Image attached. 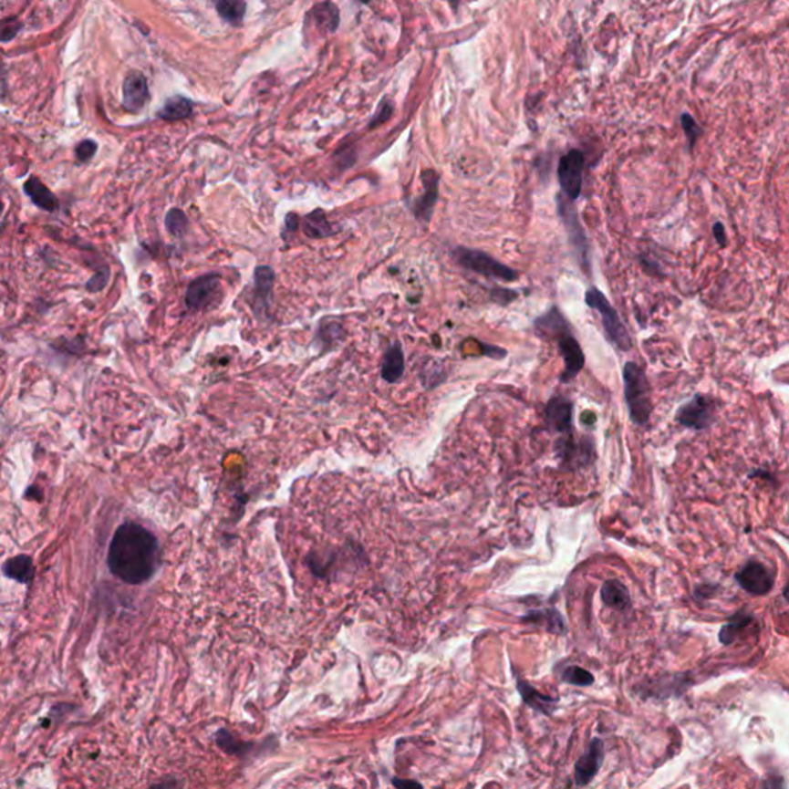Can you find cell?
Instances as JSON below:
<instances>
[{
  "instance_id": "6da1fadb",
  "label": "cell",
  "mask_w": 789,
  "mask_h": 789,
  "mask_svg": "<svg viewBox=\"0 0 789 789\" xmlns=\"http://www.w3.org/2000/svg\"><path fill=\"white\" fill-rule=\"evenodd\" d=\"M160 563V545L156 536L136 523L118 527L109 549L111 574L129 585L150 580Z\"/></svg>"
},
{
  "instance_id": "7a4b0ae2",
  "label": "cell",
  "mask_w": 789,
  "mask_h": 789,
  "mask_svg": "<svg viewBox=\"0 0 789 789\" xmlns=\"http://www.w3.org/2000/svg\"><path fill=\"white\" fill-rule=\"evenodd\" d=\"M536 332L541 337H555L561 358L565 361V370L561 373V382H571L585 368V353L580 343L572 335L569 324L563 318L560 310L552 307L546 315L535 319Z\"/></svg>"
},
{
  "instance_id": "3957f363",
  "label": "cell",
  "mask_w": 789,
  "mask_h": 789,
  "mask_svg": "<svg viewBox=\"0 0 789 789\" xmlns=\"http://www.w3.org/2000/svg\"><path fill=\"white\" fill-rule=\"evenodd\" d=\"M623 384L630 420L637 426H645L652 413L649 384L646 379L645 370L632 361L626 363L623 369Z\"/></svg>"
},
{
  "instance_id": "277c9868",
  "label": "cell",
  "mask_w": 789,
  "mask_h": 789,
  "mask_svg": "<svg viewBox=\"0 0 789 789\" xmlns=\"http://www.w3.org/2000/svg\"><path fill=\"white\" fill-rule=\"evenodd\" d=\"M586 304L600 313L601 323L605 328L606 337L617 348L623 352H629L632 348V337L626 330L625 324L621 321L616 308L612 307L609 299L597 287H591L586 292Z\"/></svg>"
},
{
  "instance_id": "5b68a950",
  "label": "cell",
  "mask_w": 789,
  "mask_h": 789,
  "mask_svg": "<svg viewBox=\"0 0 789 789\" xmlns=\"http://www.w3.org/2000/svg\"><path fill=\"white\" fill-rule=\"evenodd\" d=\"M453 258L462 267L471 270L473 274L486 276V278L502 279L506 283H512L518 278V274L514 268L500 263L498 259L493 258L486 252H482V250L458 247V249L453 250Z\"/></svg>"
},
{
  "instance_id": "8992f818",
  "label": "cell",
  "mask_w": 789,
  "mask_h": 789,
  "mask_svg": "<svg viewBox=\"0 0 789 789\" xmlns=\"http://www.w3.org/2000/svg\"><path fill=\"white\" fill-rule=\"evenodd\" d=\"M556 212L561 221L566 227L567 238L572 249L576 252L578 263L585 268L586 274H589V244L586 239L585 230L581 225L578 212H576L574 201L567 198L566 194H556Z\"/></svg>"
},
{
  "instance_id": "52a82bcc",
  "label": "cell",
  "mask_w": 789,
  "mask_h": 789,
  "mask_svg": "<svg viewBox=\"0 0 789 789\" xmlns=\"http://www.w3.org/2000/svg\"><path fill=\"white\" fill-rule=\"evenodd\" d=\"M583 170H585V156L580 150H571L561 158L558 164V182L563 194H566L572 201L580 198Z\"/></svg>"
},
{
  "instance_id": "ba28073f",
  "label": "cell",
  "mask_w": 789,
  "mask_h": 789,
  "mask_svg": "<svg viewBox=\"0 0 789 789\" xmlns=\"http://www.w3.org/2000/svg\"><path fill=\"white\" fill-rule=\"evenodd\" d=\"M715 420V401L706 395H695L677 412V421L694 431H703Z\"/></svg>"
},
{
  "instance_id": "9c48e42d",
  "label": "cell",
  "mask_w": 789,
  "mask_h": 789,
  "mask_svg": "<svg viewBox=\"0 0 789 789\" xmlns=\"http://www.w3.org/2000/svg\"><path fill=\"white\" fill-rule=\"evenodd\" d=\"M737 585L751 596H766L774 587V572L760 561L751 560L735 574Z\"/></svg>"
},
{
  "instance_id": "30bf717a",
  "label": "cell",
  "mask_w": 789,
  "mask_h": 789,
  "mask_svg": "<svg viewBox=\"0 0 789 789\" xmlns=\"http://www.w3.org/2000/svg\"><path fill=\"white\" fill-rule=\"evenodd\" d=\"M221 287V276L216 274H207L193 279L189 284L185 293V306L192 312H199L213 301Z\"/></svg>"
},
{
  "instance_id": "8fae6325",
  "label": "cell",
  "mask_w": 789,
  "mask_h": 789,
  "mask_svg": "<svg viewBox=\"0 0 789 789\" xmlns=\"http://www.w3.org/2000/svg\"><path fill=\"white\" fill-rule=\"evenodd\" d=\"M603 759H605L603 742L600 739L592 740L587 751L576 762V784H578V786H587V784H591L594 777L600 771Z\"/></svg>"
},
{
  "instance_id": "7c38bea8",
  "label": "cell",
  "mask_w": 789,
  "mask_h": 789,
  "mask_svg": "<svg viewBox=\"0 0 789 789\" xmlns=\"http://www.w3.org/2000/svg\"><path fill=\"white\" fill-rule=\"evenodd\" d=\"M422 184H424V193L415 201L413 213L417 216L418 221H421L422 223H429L432 219L433 210H435V204L438 201L440 178L433 170H426L422 173Z\"/></svg>"
},
{
  "instance_id": "4fadbf2b",
  "label": "cell",
  "mask_w": 789,
  "mask_h": 789,
  "mask_svg": "<svg viewBox=\"0 0 789 789\" xmlns=\"http://www.w3.org/2000/svg\"><path fill=\"white\" fill-rule=\"evenodd\" d=\"M122 95H124L122 105L127 111L138 113L140 109H144V105L149 100V85L144 75H140V71L130 73L125 79Z\"/></svg>"
},
{
  "instance_id": "5bb4252c",
  "label": "cell",
  "mask_w": 789,
  "mask_h": 789,
  "mask_svg": "<svg viewBox=\"0 0 789 789\" xmlns=\"http://www.w3.org/2000/svg\"><path fill=\"white\" fill-rule=\"evenodd\" d=\"M572 401L563 395H555L546 406V421L558 433L572 431Z\"/></svg>"
},
{
  "instance_id": "9a60e30c",
  "label": "cell",
  "mask_w": 789,
  "mask_h": 789,
  "mask_svg": "<svg viewBox=\"0 0 789 789\" xmlns=\"http://www.w3.org/2000/svg\"><path fill=\"white\" fill-rule=\"evenodd\" d=\"M275 272L268 265H259L254 270V308L259 315H267L274 288Z\"/></svg>"
},
{
  "instance_id": "2e32d148",
  "label": "cell",
  "mask_w": 789,
  "mask_h": 789,
  "mask_svg": "<svg viewBox=\"0 0 789 789\" xmlns=\"http://www.w3.org/2000/svg\"><path fill=\"white\" fill-rule=\"evenodd\" d=\"M24 193L42 212L55 213L60 209L59 198L37 176H30L26 179V182L24 184Z\"/></svg>"
},
{
  "instance_id": "e0dca14e",
  "label": "cell",
  "mask_w": 789,
  "mask_h": 789,
  "mask_svg": "<svg viewBox=\"0 0 789 789\" xmlns=\"http://www.w3.org/2000/svg\"><path fill=\"white\" fill-rule=\"evenodd\" d=\"M516 690L522 695L523 701L527 706H531L532 710L540 712V714L547 715V717H551L554 714L558 699H554V697H549L546 694H541L534 686L529 685L523 679H516Z\"/></svg>"
},
{
  "instance_id": "ac0fdd59",
  "label": "cell",
  "mask_w": 789,
  "mask_h": 789,
  "mask_svg": "<svg viewBox=\"0 0 789 789\" xmlns=\"http://www.w3.org/2000/svg\"><path fill=\"white\" fill-rule=\"evenodd\" d=\"M522 621L527 625L541 626L543 629L549 630L552 634H560V636L566 634V621L556 609L527 612Z\"/></svg>"
},
{
  "instance_id": "d6986e66",
  "label": "cell",
  "mask_w": 789,
  "mask_h": 789,
  "mask_svg": "<svg viewBox=\"0 0 789 789\" xmlns=\"http://www.w3.org/2000/svg\"><path fill=\"white\" fill-rule=\"evenodd\" d=\"M404 375V353L401 344L395 343L388 348L382 361L381 377L384 381L397 382Z\"/></svg>"
},
{
  "instance_id": "ffe728a7",
  "label": "cell",
  "mask_w": 789,
  "mask_h": 789,
  "mask_svg": "<svg viewBox=\"0 0 789 789\" xmlns=\"http://www.w3.org/2000/svg\"><path fill=\"white\" fill-rule=\"evenodd\" d=\"M601 598L605 601L606 606H609L611 609H616V611L629 609V592H628V589H626L625 585L621 581H605V585L601 587Z\"/></svg>"
},
{
  "instance_id": "44dd1931",
  "label": "cell",
  "mask_w": 789,
  "mask_h": 789,
  "mask_svg": "<svg viewBox=\"0 0 789 789\" xmlns=\"http://www.w3.org/2000/svg\"><path fill=\"white\" fill-rule=\"evenodd\" d=\"M303 232L312 239H324L335 234L332 223H328L327 214L323 210H315L303 218Z\"/></svg>"
},
{
  "instance_id": "7402d4cb",
  "label": "cell",
  "mask_w": 789,
  "mask_h": 789,
  "mask_svg": "<svg viewBox=\"0 0 789 789\" xmlns=\"http://www.w3.org/2000/svg\"><path fill=\"white\" fill-rule=\"evenodd\" d=\"M753 620H754V616L751 612L746 611V609L737 612V614L731 617V620L726 625L722 626L719 634L720 641L723 645H732Z\"/></svg>"
},
{
  "instance_id": "603a6c76",
  "label": "cell",
  "mask_w": 789,
  "mask_h": 789,
  "mask_svg": "<svg viewBox=\"0 0 789 789\" xmlns=\"http://www.w3.org/2000/svg\"><path fill=\"white\" fill-rule=\"evenodd\" d=\"M33 572L35 569H33V561H31L30 556L17 555L4 565V574L13 580L19 581V583H28L33 576Z\"/></svg>"
},
{
  "instance_id": "cb8c5ba5",
  "label": "cell",
  "mask_w": 789,
  "mask_h": 789,
  "mask_svg": "<svg viewBox=\"0 0 789 789\" xmlns=\"http://www.w3.org/2000/svg\"><path fill=\"white\" fill-rule=\"evenodd\" d=\"M214 8L223 19L227 20L234 26H238L245 15V0H212Z\"/></svg>"
},
{
  "instance_id": "d4e9b609",
  "label": "cell",
  "mask_w": 789,
  "mask_h": 789,
  "mask_svg": "<svg viewBox=\"0 0 789 789\" xmlns=\"http://www.w3.org/2000/svg\"><path fill=\"white\" fill-rule=\"evenodd\" d=\"M310 16H312L313 19H315V24L321 30L327 31V33L337 30L339 15H337V6L333 5V4H328L327 2V4L315 6Z\"/></svg>"
},
{
  "instance_id": "484cf974",
  "label": "cell",
  "mask_w": 789,
  "mask_h": 789,
  "mask_svg": "<svg viewBox=\"0 0 789 789\" xmlns=\"http://www.w3.org/2000/svg\"><path fill=\"white\" fill-rule=\"evenodd\" d=\"M192 115V104L185 98H171L161 109L160 118L165 120H181Z\"/></svg>"
},
{
  "instance_id": "4316f807",
  "label": "cell",
  "mask_w": 789,
  "mask_h": 789,
  "mask_svg": "<svg viewBox=\"0 0 789 789\" xmlns=\"http://www.w3.org/2000/svg\"><path fill=\"white\" fill-rule=\"evenodd\" d=\"M165 227L173 238H182L189 230V218L181 209H171L165 214Z\"/></svg>"
},
{
  "instance_id": "83f0119b",
  "label": "cell",
  "mask_w": 789,
  "mask_h": 789,
  "mask_svg": "<svg viewBox=\"0 0 789 789\" xmlns=\"http://www.w3.org/2000/svg\"><path fill=\"white\" fill-rule=\"evenodd\" d=\"M560 675L561 680L566 681L572 686L586 688V686H591L594 683V675L589 670H586L585 668L576 665L565 666L561 670Z\"/></svg>"
},
{
  "instance_id": "f1b7e54d",
  "label": "cell",
  "mask_w": 789,
  "mask_h": 789,
  "mask_svg": "<svg viewBox=\"0 0 789 789\" xmlns=\"http://www.w3.org/2000/svg\"><path fill=\"white\" fill-rule=\"evenodd\" d=\"M109 274L111 272H109V264L100 263L99 265H96V274L91 276L88 283L85 284L87 292L98 293L104 290L109 285Z\"/></svg>"
},
{
  "instance_id": "f546056e",
  "label": "cell",
  "mask_w": 789,
  "mask_h": 789,
  "mask_svg": "<svg viewBox=\"0 0 789 789\" xmlns=\"http://www.w3.org/2000/svg\"><path fill=\"white\" fill-rule=\"evenodd\" d=\"M51 348L59 350V352L70 353V355H84L87 352L85 348L84 337H75V339H67V337H59L56 343L51 344Z\"/></svg>"
},
{
  "instance_id": "4dcf8cb0",
  "label": "cell",
  "mask_w": 789,
  "mask_h": 789,
  "mask_svg": "<svg viewBox=\"0 0 789 789\" xmlns=\"http://www.w3.org/2000/svg\"><path fill=\"white\" fill-rule=\"evenodd\" d=\"M20 30H22V24L15 17L0 20V42L15 39L16 36L19 35Z\"/></svg>"
},
{
  "instance_id": "1f68e13d",
  "label": "cell",
  "mask_w": 789,
  "mask_h": 789,
  "mask_svg": "<svg viewBox=\"0 0 789 789\" xmlns=\"http://www.w3.org/2000/svg\"><path fill=\"white\" fill-rule=\"evenodd\" d=\"M96 151H98V144H96L95 140H82V142L76 145V160H78V162H80V164L89 162V161L95 158Z\"/></svg>"
},
{
  "instance_id": "d6a6232c",
  "label": "cell",
  "mask_w": 789,
  "mask_h": 789,
  "mask_svg": "<svg viewBox=\"0 0 789 789\" xmlns=\"http://www.w3.org/2000/svg\"><path fill=\"white\" fill-rule=\"evenodd\" d=\"M681 125H683V130H685V134L688 136V140H690V147H694L697 140L701 138V129L695 122L694 118L690 115L681 116Z\"/></svg>"
},
{
  "instance_id": "836d02e7",
  "label": "cell",
  "mask_w": 789,
  "mask_h": 789,
  "mask_svg": "<svg viewBox=\"0 0 789 789\" xmlns=\"http://www.w3.org/2000/svg\"><path fill=\"white\" fill-rule=\"evenodd\" d=\"M518 296V293L514 292V290H507V288H495L493 292H492V298L495 299L497 303L500 304H509L511 301Z\"/></svg>"
},
{
  "instance_id": "e575fe53",
  "label": "cell",
  "mask_w": 789,
  "mask_h": 789,
  "mask_svg": "<svg viewBox=\"0 0 789 789\" xmlns=\"http://www.w3.org/2000/svg\"><path fill=\"white\" fill-rule=\"evenodd\" d=\"M712 234H714L715 241H717L722 247H726L725 225L722 223H715L714 227H712Z\"/></svg>"
},
{
  "instance_id": "d590c367",
  "label": "cell",
  "mask_w": 789,
  "mask_h": 789,
  "mask_svg": "<svg viewBox=\"0 0 789 789\" xmlns=\"http://www.w3.org/2000/svg\"><path fill=\"white\" fill-rule=\"evenodd\" d=\"M298 216L293 213L287 214V218H285V227H284V229L287 230V232H290V234H293V232H296V230H298Z\"/></svg>"
},
{
  "instance_id": "8d00e7d4",
  "label": "cell",
  "mask_w": 789,
  "mask_h": 789,
  "mask_svg": "<svg viewBox=\"0 0 789 789\" xmlns=\"http://www.w3.org/2000/svg\"><path fill=\"white\" fill-rule=\"evenodd\" d=\"M4 212V204H2V201H0V214Z\"/></svg>"
}]
</instances>
